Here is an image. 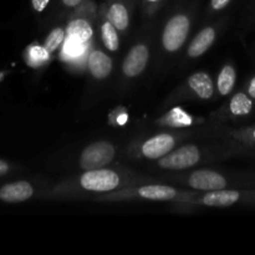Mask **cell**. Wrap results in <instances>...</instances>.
Wrapping results in <instances>:
<instances>
[{
  "label": "cell",
  "instance_id": "6da1fadb",
  "mask_svg": "<svg viewBox=\"0 0 255 255\" xmlns=\"http://www.w3.org/2000/svg\"><path fill=\"white\" fill-rule=\"evenodd\" d=\"M115 157V147L110 142L100 141L89 144L80 156V167L86 171L102 168Z\"/></svg>",
  "mask_w": 255,
  "mask_h": 255
},
{
  "label": "cell",
  "instance_id": "7a4b0ae2",
  "mask_svg": "<svg viewBox=\"0 0 255 255\" xmlns=\"http://www.w3.org/2000/svg\"><path fill=\"white\" fill-rule=\"evenodd\" d=\"M120 176L111 169H90L80 178L82 188L92 192H110L120 186Z\"/></svg>",
  "mask_w": 255,
  "mask_h": 255
},
{
  "label": "cell",
  "instance_id": "3957f363",
  "mask_svg": "<svg viewBox=\"0 0 255 255\" xmlns=\"http://www.w3.org/2000/svg\"><path fill=\"white\" fill-rule=\"evenodd\" d=\"M189 32V19L183 14L174 15L166 24L162 42L167 51H177L186 41Z\"/></svg>",
  "mask_w": 255,
  "mask_h": 255
},
{
  "label": "cell",
  "instance_id": "277c9868",
  "mask_svg": "<svg viewBox=\"0 0 255 255\" xmlns=\"http://www.w3.org/2000/svg\"><path fill=\"white\" fill-rule=\"evenodd\" d=\"M201 159V152L194 144H187L176 149L168 156L162 157L159 166L167 169H186L196 166Z\"/></svg>",
  "mask_w": 255,
  "mask_h": 255
},
{
  "label": "cell",
  "instance_id": "5b68a950",
  "mask_svg": "<svg viewBox=\"0 0 255 255\" xmlns=\"http://www.w3.org/2000/svg\"><path fill=\"white\" fill-rule=\"evenodd\" d=\"M188 184L199 191H218L227 187V181L222 174L208 169H199L193 172L188 178Z\"/></svg>",
  "mask_w": 255,
  "mask_h": 255
},
{
  "label": "cell",
  "instance_id": "8992f818",
  "mask_svg": "<svg viewBox=\"0 0 255 255\" xmlns=\"http://www.w3.org/2000/svg\"><path fill=\"white\" fill-rule=\"evenodd\" d=\"M148 56L149 52L146 45L138 44L132 47L122 65L124 74L128 77L138 76L146 67L147 62H148Z\"/></svg>",
  "mask_w": 255,
  "mask_h": 255
},
{
  "label": "cell",
  "instance_id": "52a82bcc",
  "mask_svg": "<svg viewBox=\"0 0 255 255\" xmlns=\"http://www.w3.org/2000/svg\"><path fill=\"white\" fill-rule=\"evenodd\" d=\"M174 147V138L171 134L162 133L152 137L142 146V153L151 159H158L168 154Z\"/></svg>",
  "mask_w": 255,
  "mask_h": 255
},
{
  "label": "cell",
  "instance_id": "ba28073f",
  "mask_svg": "<svg viewBox=\"0 0 255 255\" xmlns=\"http://www.w3.org/2000/svg\"><path fill=\"white\" fill-rule=\"evenodd\" d=\"M34 194L31 184L27 182H15V183L6 184L0 189V199L9 203H19L26 199L31 198Z\"/></svg>",
  "mask_w": 255,
  "mask_h": 255
},
{
  "label": "cell",
  "instance_id": "9c48e42d",
  "mask_svg": "<svg viewBox=\"0 0 255 255\" xmlns=\"http://www.w3.org/2000/svg\"><path fill=\"white\" fill-rule=\"evenodd\" d=\"M89 70L96 79H106L112 71V60L105 52L95 50L89 56Z\"/></svg>",
  "mask_w": 255,
  "mask_h": 255
},
{
  "label": "cell",
  "instance_id": "30bf717a",
  "mask_svg": "<svg viewBox=\"0 0 255 255\" xmlns=\"http://www.w3.org/2000/svg\"><path fill=\"white\" fill-rule=\"evenodd\" d=\"M216 39V30L213 27H206L193 39L188 47V55L191 57H198L203 55L213 44Z\"/></svg>",
  "mask_w": 255,
  "mask_h": 255
},
{
  "label": "cell",
  "instance_id": "8fae6325",
  "mask_svg": "<svg viewBox=\"0 0 255 255\" xmlns=\"http://www.w3.org/2000/svg\"><path fill=\"white\" fill-rule=\"evenodd\" d=\"M188 85L201 99L208 100L213 96V82L206 72H197L192 75L188 80Z\"/></svg>",
  "mask_w": 255,
  "mask_h": 255
},
{
  "label": "cell",
  "instance_id": "7c38bea8",
  "mask_svg": "<svg viewBox=\"0 0 255 255\" xmlns=\"http://www.w3.org/2000/svg\"><path fill=\"white\" fill-rule=\"evenodd\" d=\"M241 194L236 191H212L206 194L203 198V203L208 207H229L233 206L239 199Z\"/></svg>",
  "mask_w": 255,
  "mask_h": 255
},
{
  "label": "cell",
  "instance_id": "4fadbf2b",
  "mask_svg": "<svg viewBox=\"0 0 255 255\" xmlns=\"http://www.w3.org/2000/svg\"><path fill=\"white\" fill-rule=\"evenodd\" d=\"M138 196L151 201H171L177 196L176 189L168 186H143L138 189Z\"/></svg>",
  "mask_w": 255,
  "mask_h": 255
},
{
  "label": "cell",
  "instance_id": "5bb4252c",
  "mask_svg": "<svg viewBox=\"0 0 255 255\" xmlns=\"http://www.w3.org/2000/svg\"><path fill=\"white\" fill-rule=\"evenodd\" d=\"M92 36V27L85 19L72 20L67 26V37L85 44Z\"/></svg>",
  "mask_w": 255,
  "mask_h": 255
},
{
  "label": "cell",
  "instance_id": "9a60e30c",
  "mask_svg": "<svg viewBox=\"0 0 255 255\" xmlns=\"http://www.w3.org/2000/svg\"><path fill=\"white\" fill-rule=\"evenodd\" d=\"M107 20L116 27L117 30H125L128 26V11L126 6L121 2H115L110 6L107 11Z\"/></svg>",
  "mask_w": 255,
  "mask_h": 255
},
{
  "label": "cell",
  "instance_id": "2e32d148",
  "mask_svg": "<svg viewBox=\"0 0 255 255\" xmlns=\"http://www.w3.org/2000/svg\"><path fill=\"white\" fill-rule=\"evenodd\" d=\"M236 84V70L232 66H224L218 76V91L219 94L226 96L231 94Z\"/></svg>",
  "mask_w": 255,
  "mask_h": 255
},
{
  "label": "cell",
  "instance_id": "e0dca14e",
  "mask_svg": "<svg viewBox=\"0 0 255 255\" xmlns=\"http://www.w3.org/2000/svg\"><path fill=\"white\" fill-rule=\"evenodd\" d=\"M102 34V41H104L105 46L110 50V51H116L119 49L120 40L119 34H117V29L111 24L110 21L105 22L101 27Z\"/></svg>",
  "mask_w": 255,
  "mask_h": 255
},
{
  "label": "cell",
  "instance_id": "ac0fdd59",
  "mask_svg": "<svg viewBox=\"0 0 255 255\" xmlns=\"http://www.w3.org/2000/svg\"><path fill=\"white\" fill-rule=\"evenodd\" d=\"M252 100L244 94H237L231 101V111L236 116H243L248 115L252 111Z\"/></svg>",
  "mask_w": 255,
  "mask_h": 255
},
{
  "label": "cell",
  "instance_id": "d6986e66",
  "mask_svg": "<svg viewBox=\"0 0 255 255\" xmlns=\"http://www.w3.org/2000/svg\"><path fill=\"white\" fill-rule=\"evenodd\" d=\"M167 124L171 125L173 127H187L191 126L192 119L187 112H184L181 107H176V109L171 110L166 119Z\"/></svg>",
  "mask_w": 255,
  "mask_h": 255
},
{
  "label": "cell",
  "instance_id": "ffe728a7",
  "mask_svg": "<svg viewBox=\"0 0 255 255\" xmlns=\"http://www.w3.org/2000/svg\"><path fill=\"white\" fill-rule=\"evenodd\" d=\"M49 59V51L45 49V46H34L27 50V64L31 65L32 67H37Z\"/></svg>",
  "mask_w": 255,
  "mask_h": 255
},
{
  "label": "cell",
  "instance_id": "44dd1931",
  "mask_svg": "<svg viewBox=\"0 0 255 255\" xmlns=\"http://www.w3.org/2000/svg\"><path fill=\"white\" fill-rule=\"evenodd\" d=\"M64 39H65V31L62 29H60V27H56V29H54L49 35H47L44 44L45 49H46L49 52L55 51V50L60 46V44L64 41Z\"/></svg>",
  "mask_w": 255,
  "mask_h": 255
},
{
  "label": "cell",
  "instance_id": "7402d4cb",
  "mask_svg": "<svg viewBox=\"0 0 255 255\" xmlns=\"http://www.w3.org/2000/svg\"><path fill=\"white\" fill-rule=\"evenodd\" d=\"M85 51V46L82 42L77 41V40L71 39V37H67L65 40V45H64V55L65 56L70 57H79L84 54Z\"/></svg>",
  "mask_w": 255,
  "mask_h": 255
},
{
  "label": "cell",
  "instance_id": "603a6c76",
  "mask_svg": "<svg viewBox=\"0 0 255 255\" xmlns=\"http://www.w3.org/2000/svg\"><path fill=\"white\" fill-rule=\"evenodd\" d=\"M31 1H32V6H34V9L36 10V11L40 12L47 6V4H49L50 0H31Z\"/></svg>",
  "mask_w": 255,
  "mask_h": 255
},
{
  "label": "cell",
  "instance_id": "cb8c5ba5",
  "mask_svg": "<svg viewBox=\"0 0 255 255\" xmlns=\"http://www.w3.org/2000/svg\"><path fill=\"white\" fill-rule=\"evenodd\" d=\"M231 2V0H212V7L214 10H221L226 7Z\"/></svg>",
  "mask_w": 255,
  "mask_h": 255
},
{
  "label": "cell",
  "instance_id": "d4e9b609",
  "mask_svg": "<svg viewBox=\"0 0 255 255\" xmlns=\"http://www.w3.org/2000/svg\"><path fill=\"white\" fill-rule=\"evenodd\" d=\"M81 1L82 0H62V2H64V4L69 7L77 6L79 4H81Z\"/></svg>",
  "mask_w": 255,
  "mask_h": 255
},
{
  "label": "cell",
  "instance_id": "484cf974",
  "mask_svg": "<svg viewBox=\"0 0 255 255\" xmlns=\"http://www.w3.org/2000/svg\"><path fill=\"white\" fill-rule=\"evenodd\" d=\"M7 171H9V164L4 161H0V176L6 173Z\"/></svg>",
  "mask_w": 255,
  "mask_h": 255
},
{
  "label": "cell",
  "instance_id": "4316f807",
  "mask_svg": "<svg viewBox=\"0 0 255 255\" xmlns=\"http://www.w3.org/2000/svg\"><path fill=\"white\" fill-rule=\"evenodd\" d=\"M249 95H251L252 97H254V99H255V77L253 80H252L251 86H249Z\"/></svg>",
  "mask_w": 255,
  "mask_h": 255
},
{
  "label": "cell",
  "instance_id": "83f0119b",
  "mask_svg": "<svg viewBox=\"0 0 255 255\" xmlns=\"http://www.w3.org/2000/svg\"><path fill=\"white\" fill-rule=\"evenodd\" d=\"M117 121H119L120 125H125L127 121V116L126 115H121V117H119V120H117Z\"/></svg>",
  "mask_w": 255,
  "mask_h": 255
},
{
  "label": "cell",
  "instance_id": "f1b7e54d",
  "mask_svg": "<svg viewBox=\"0 0 255 255\" xmlns=\"http://www.w3.org/2000/svg\"><path fill=\"white\" fill-rule=\"evenodd\" d=\"M147 1H149V2H157V1H161V0H147Z\"/></svg>",
  "mask_w": 255,
  "mask_h": 255
},
{
  "label": "cell",
  "instance_id": "f546056e",
  "mask_svg": "<svg viewBox=\"0 0 255 255\" xmlns=\"http://www.w3.org/2000/svg\"><path fill=\"white\" fill-rule=\"evenodd\" d=\"M0 79H1V75H0Z\"/></svg>",
  "mask_w": 255,
  "mask_h": 255
},
{
  "label": "cell",
  "instance_id": "4dcf8cb0",
  "mask_svg": "<svg viewBox=\"0 0 255 255\" xmlns=\"http://www.w3.org/2000/svg\"><path fill=\"white\" fill-rule=\"evenodd\" d=\"M254 137H255V131H254Z\"/></svg>",
  "mask_w": 255,
  "mask_h": 255
}]
</instances>
